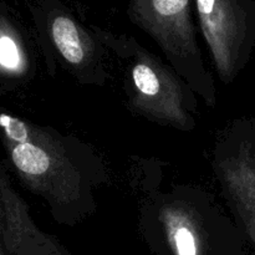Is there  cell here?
I'll use <instances>...</instances> for the list:
<instances>
[{"mask_svg":"<svg viewBox=\"0 0 255 255\" xmlns=\"http://www.w3.org/2000/svg\"><path fill=\"white\" fill-rule=\"evenodd\" d=\"M199 189L173 188L142 209V233L154 255H244L236 227Z\"/></svg>","mask_w":255,"mask_h":255,"instance_id":"1","label":"cell"},{"mask_svg":"<svg viewBox=\"0 0 255 255\" xmlns=\"http://www.w3.org/2000/svg\"><path fill=\"white\" fill-rule=\"evenodd\" d=\"M0 137L22 182L52 208L59 212L79 199L82 171L66 139L1 111Z\"/></svg>","mask_w":255,"mask_h":255,"instance_id":"2","label":"cell"},{"mask_svg":"<svg viewBox=\"0 0 255 255\" xmlns=\"http://www.w3.org/2000/svg\"><path fill=\"white\" fill-rule=\"evenodd\" d=\"M100 41L112 47L117 56L126 60V92L129 106L157 124L191 131L196 127L192 112L197 109L194 92L179 77L132 37L115 39L95 29Z\"/></svg>","mask_w":255,"mask_h":255,"instance_id":"3","label":"cell"},{"mask_svg":"<svg viewBox=\"0 0 255 255\" xmlns=\"http://www.w3.org/2000/svg\"><path fill=\"white\" fill-rule=\"evenodd\" d=\"M128 12L161 47L172 69L189 89L207 106H216L217 89L202 56L192 0H129Z\"/></svg>","mask_w":255,"mask_h":255,"instance_id":"4","label":"cell"},{"mask_svg":"<svg viewBox=\"0 0 255 255\" xmlns=\"http://www.w3.org/2000/svg\"><path fill=\"white\" fill-rule=\"evenodd\" d=\"M199 26L221 81L231 84L255 39L253 0H196Z\"/></svg>","mask_w":255,"mask_h":255,"instance_id":"5","label":"cell"},{"mask_svg":"<svg viewBox=\"0 0 255 255\" xmlns=\"http://www.w3.org/2000/svg\"><path fill=\"white\" fill-rule=\"evenodd\" d=\"M214 172L224 196L255 251V153L249 139L222 137L214 153Z\"/></svg>","mask_w":255,"mask_h":255,"instance_id":"6","label":"cell"},{"mask_svg":"<svg viewBox=\"0 0 255 255\" xmlns=\"http://www.w3.org/2000/svg\"><path fill=\"white\" fill-rule=\"evenodd\" d=\"M50 34L60 55L74 69H85L95 59L96 49L86 32L66 15H57L50 25Z\"/></svg>","mask_w":255,"mask_h":255,"instance_id":"7","label":"cell"},{"mask_svg":"<svg viewBox=\"0 0 255 255\" xmlns=\"http://www.w3.org/2000/svg\"><path fill=\"white\" fill-rule=\"evenodd\" d=\"M22 55L19 44L11 34L0 30V66L9 71L21 67Z\"/></svg>","mask_w":255,"mask_h":255,"instance_id":"8","label":"cell"},{"mask_svg":"<svg viewBox=\"0 0 255 255\" xmlns=\"http://www.w3.org/2000/svg\"><path fill=\"white\" fill-rule=\"evenodd\" d=\"M0 246L4 247V243H2V232H1V219H0ZM5 248V247H4ZM6 251V249H5Z\"/></svg>","mask_w":255,"mask_h":255,"instance_id":"9","label":"cell"},{"mask_svg":"<svg viewBox=\"0 0 255 255\" xmlns=\"http://www.w3.org/2000/svg\"><path fill=\"white\" fill-rule=\"evenodd\" d=\"M0 255H9L7 254V252L5 251L4 247H1V246H0Z\"/></svg>","mask_w":255,"mask_h":255,"instance_id":"10","label":"cell"}]
</instances>
